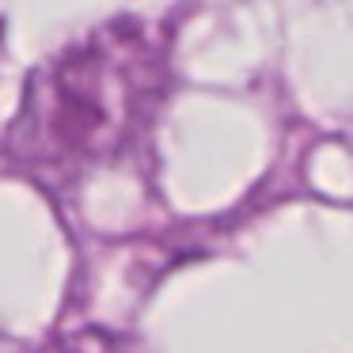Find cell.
<instances>
[{
    "mask_svg": "<svg viewBox=\"0 0 353 353\" xmlns=\"http://www.w3.org/2000/svg\"><path fill=\"white\" fill-rule=\"evenodd\" d=\"M168 92V50L137 19H118L69 46L34 77L8 133V156L46 190L145 141Z\"/></svg>",
    "mask_w": 353,
    "mask_h": 353,
    "instance_id": "6da1fadb",
    "label": "cell"
},
{
    "mask_svg": "<svg viewBox=\"0 0 353 353\" xmlns=\"http://www.w3.org/2000/svg\"><path fill=\"white\" fill-rule=\"evenodd\" d=\"M42 353H125V350L118 345V338L99 334V330H84V334H69L61 342L46 345Z\"/></svg>",
    "mask_w": 353,
    "mask_h": 353,
    "instance_id": "7a4b0ae2",
    "label": "cell"
}]
</instances>
